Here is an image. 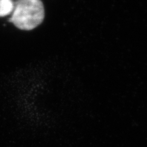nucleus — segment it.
Here are the masks:
<instances>
[{
  "mask_svg": "<svg viewBox=\"0 0 147 147\" xmlns=\"http://www.w3.org/2000/svg\"><path fill=\"white\" fill-rule=\"evenodd\" d=\"M14 5L11 0H0V16H5L13 11Z\"/></svg>",
  "mask_w": 147,
  "mask_h": 147,
  "instance_id": "nucleus-2",
  "label": "nucleus"
},
{
  "mask_svg": "<svg viewBox=\"0 0 147 147\" xmlns=\"http://www.w3.org/2000/svg\"><path fill=\"white\" fill-rule=\"evenodd\" d=\"M44 14L41 0H18L14 5L10 21L18 28L29 31L42 22Z\"/></svg>",
  "mask_w": 147,
  "mask_h": 147,
  "instance_id": "nucleus-1",
  "label": "nucleus"
}]
</instances>
